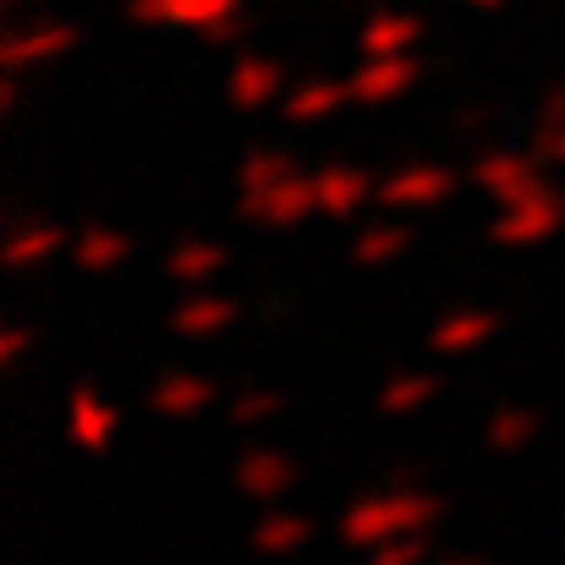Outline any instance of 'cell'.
Here are the masks:
<instances>
[{
  "instance_id": "cell-4",
  "label": "cell",
  "mask_w": 565,
  "mask_h": 565,
  "mask_svg": "<svg viewBox=\"0 0 565 565\" xmlns=\"http://www.w3.org/2000/svg\"><path fill=\"white\" fill-rule=\"evenodd\" d=\"M412 77H417L412 55H369V66L352 72L347 83H352V99L358 105H390L395 94L412 88Z\"/></svg>"
},
{
  "instance_id": "cell-14",
  "label": "cell",
  "mask_w": 565,
  "mask_h": 565,
  "mask_svg": "<svg viewBox=\"0 0 565 565\" xmlns=\"http://www.w3.org/2000/svg\"><path fill=\"white\" fill-rule=\"evenodd\" d=\"M220 264H225V253L209 247V242H188V247H177V253L166 258V269H171L177 280H188V286L209 280V275H220Z\"/></svg>"
},
{
  "instance_id": "cell-6",
  "label": "cell",
  "mask_w": 565,
  "mask_h": 565,
  "mask_svg": "<svg viewBox=\"0 0 565 565\" xmlns=\"http://www.w3.org/2000/svg\"><path fill=\"white\" fill-rule=\"evenodd\" d=\"M445 192H450V177L439 166H406V171H395L379 188V203H390V209H434Z\"/></svg>"
},
{
  "instance_id": "cell-13",
  "label": "cell",
  "mask_w": 565,
  "mask_h": 565,
  "mask_svg": "<svg viewBox=\"0 0 565 565\" xmlns=\"http://www.w3.org/2000/svg\"><path fill=\"white\" fill-rule=\"evenodd\" d=\"M127 253H132V242H127L121 231H88V236H77V247H72V258H77L83 269H116Z\"/></svg>"
},
{
  "instance_id": "cell-8",
  "label": "cell",
  "mask_w": 565,
  "mask_h": 565,
  "mask_svg": "<svg viewBox=\"0 0 565 565\" xmlns=\"http://www.w3.org/2000/svg\"><path fill=\"white\" fill-rule=\"evenodd\" d=\"M275 88H280V66L275 61H242L231 72V105L236 110H258L264 99H275Z\"/></svg>"
},
{
  "instance_id": "cell-2",
  "label": "cell",
  "mask_w": 565,
  "mask_h": 565,
  "mask_svg": "<svg viewBox=\"0 0 565 565\" xmlns=\"http://www.w3.org/2000/svg\"><path fill=\"white\" fill-rule=\"evenodd\" d=\"M236 0H132V17L143 28H198L214 33L220 22H231Z\"/></svg>"
},
{
  "instance_id": "cell-5",
  "label": "cell",
  "mask_w": 565,
  "mask_h": 565,
  "mask_svg": "<svg viewBox=\"0 0 565 565\" xmlns=\"http://www.w3.org/2000/svg\"><path fill=\"white\" fill-rule=\"evenodd\" d=\"M472 182L489 192L494 203H516V198H527V192H539V160H527V154H494V160H483L478 171H472Z\"/></svg>"
},
{
  "instance_id": "cell-10",
  "label": "cell",
  "mask_w": 565,
  "mask_h": 565,
  "mask_svg": "<svg viewBox=\"0 0 565 565\" xmlns=\"http://www.w3.org/2000/svg\"><path fill=\"white\" fill-rule=\"evenodd\" d=\"M341 105H352V83H308L302 94H291V121H324Z\"/></svg>"
},
{
  "instance_id": "cell-7",
  "label": "cell",
  "mask_w": 565,
  "mask_h": 565,
  "mask_svg": "<svg viewBox=\"0 0 565 565\" xmlns=\"http://www.w3.org/2000/svg\"><path fill=\"white\" fill-rule=\"evenodd\" d=\"M313 182H319V214H335V220L358 214V209L374 198V182H369L363 171H347V166H330V171H319Z\"/></svg>"
},
{
  "instance_id": "cell-20",
  "label": "cell",
  "mask_w": 565,
  "mask_h": 565,
  "mask_svg": "<svg viewBox=\"0 0 565 565\" xmlns=\"http://www.w3.org/2000/svg\"><path fill=\"white\" fill-rule=\"evenodd\" d=\"M478 6H500V0H478Z\"/></svg>"
},
{
  "instance_id": "cell-9",
  "label": "cell",
  "mask_w": 565,
  "mask_h": 565,
  "mask_svg": "<svg viewBox=\"0 0 565 565\" xmlns=\"http://www.w3.org/2000/svg\"><path fill=\"white\" fill-rule=\"evenodd\" d=\"M177 335H220L225 324H231V302L225 297H214V291H198L188 297L182 308H177Z\"/></svg>"
},
{
  "instance_id": "cell-15",
  "label": "cell",
  "mask_w": 565,
  "mask_h": 565,
  "mask_svg": "<svg viewBox=\"0 0 565 565\" xmlns=\"http://www.w3.org/2000/svg\"><path fill=\"white\" fill-rule=\"evenodd\" d=\"M489 330H494L489 313H456V319H445V324L434 330V347H439V352H467V347H478Z\"/></svg>"
},
{
  "instance_id": "cell-11",
  "label": "cell",
  "mask_w": 565,
  "mask_h": 565,
  "mask_svg": "<svg viewBox=\"0 0 565 565\" xmlns=\"http://www.w3.org/2000/svg\"><path fill=\"white\" fill-rule=\"evenodd\" d=\"M72 39H77V33H72V28H61V22H55V28H33L28 39H17V44L6 50V61H11V72H22V66H33V61L61 55Z\"/></svg>"
},
{
  "instance_id": "cell-3",
  "label": "cell",
  "mask_w": 565,
  "mask_h": 565,
  "mask_svg": "<svg viewBox=\"0 0 565 565\" xmlns=\"http://www.w3.org/2000/svg\"><path fill=\"white\" fill-rule=\"evenodd\" d=\"M242 209L264 225H297L308 214H319V182L313 177H286L280 188L258 192V198H242Z\"/></svg>"
},
{
  "instance_id": "cell-12",
  "label": "cell",
  "mask_w": 565,
  "mask_h": 565,
  "mask_svg": "<svg viewBox=\"0 0 565 565\" xmlns=\"http://www.w3.org/2000/svg\"><path fill=\"white\" fill-rule=\"evenodd\" d=\"M417 44V22L412 17H379L363 28V55H406Z\"/></svg>"
},
{
  "instance_id": "cell-16",
  "label": "cell",
  "mask_w": 565,
  "mask_h": 565,
  "mask_svg": "<svg viewBox=\"0 0 565 565\" xmlns=\"http://www.w3.org/2000/svg\"><path fill=\"white\" fill-rule=\"evenodd\" d=\"M286 177H297V166H291L286 154H253V160L242 166V198H258V192L280 188Z\"/></svg>"
},
{
  "instance_id": "cell-1",
  "label": "cell",
  "mask_w": 565,
  "mask_h": 565,
  "mask_svg": "<svg viewBox=\"0 0 565 565\" xmlns=\"http://www.w3.org/2000/svg\"><path fill=\"white\" fill-rule=\"evenodd\" d=\"M561 225H565V203L550 188H539V192H527V198H516V203H500L494 242H505V247H533V242L555 236Z\"/></svg>"
},
{
  "instance_id": "cell-18",
  "label": "cell",
  "mask_w": 565,
  "mask_h": 565,
  "mask_svg": "<svg viewBox=\"0 0 565 565\" xmlns=\"http://www.w3.org/2000/svg\"><path fill=\"white\" fill-rule=\"evenodd\" d=\"M401 247H406V231L379 225V231H369V236L358 242V264H384V258H401Z\"/></svg>"
},
{
  "instance_id": "cell-17",
  "label": "cell",
  "mask_w": 565,
  "mask_h": 565,
  "mask_svg": "<svg viewBox=\"0 0 565 565\" xmlns=\"http://www.w3.org/2000/svg\"><path fill=\"white\" fill-rule=\"evenodd\" d=\"M61 242H66V236H61L55 225H44V231H17L6 258H11V264H39V258H50Z\"/></svg>"
},
{
  "instance_id": "cell-19",
  "label": "cell",
  "mask_w": 565,
  "mask_h": 565,
  "mask_svg": "<svg viewBox=\"0 0 565 565\" xmlns=\"http://www.w3.org/2000/svg\"><path fill=\"white\" fill-rule=\"evenodd\" d=\"M539 160H555V166H565V116H555V121L544 127V143H539Z\"/></svg>"
}]
</instances>
